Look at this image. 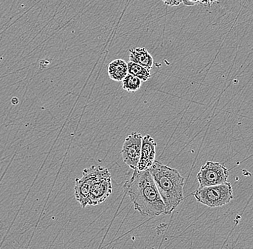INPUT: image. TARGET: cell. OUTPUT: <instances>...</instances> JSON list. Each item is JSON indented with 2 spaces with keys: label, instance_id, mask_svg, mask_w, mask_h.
Masks as SVG:
<instances>
[{
  "label": "cell",
  "instance_id": "1",
  "mask_svg": "<svg viewBox=\"0 0 253 249\" xmlns=\"http://www.w3.org/2000/svg\"><path fill=\"white\" fill-rule=\"evenodd\" d=\"M134 210L145 217H157L166 213L165 204L149 169L134 170L124 185Z\"/></svg>",
  "mask_w": 253,
  "mask_h": 249
},
{
  "label": "cell",
  "instance_id": "2",
  "mask_svg": "<svg viewBox=\"0 0 253 249\" xmlns=\"http://www.w3.org/2000/svg\"><path fill=\"white\" fill-rule=\"evenodd\" d=\"M149 171L166 207V215L172 213L183 200L184 178L177 169L156 160Z\"/></svg>",
  "mask_w": 253,
  "mask_h": 249
},
{
  "label": "cell",
  "instance_id": "3",
  "mask_svg": "<svg viewBox=\"0 0 253 249\" xmlns=\"http://www.w3.org/2000/svg\"><path fill=\"white\" fill-rule=\"evenodd\" d=\"M192 195L197 202L210 207L225 205L234 198L232 185L229 182L213 186L199 187Z\"/></svg>",
  "mask_w": 253,
  "mask_h": 249
},
{
  "label": "cell",
  "instance_id": "4",
  "mask_svg": "<svg viewBox=\"0 0 253 249\" xmlns=\"http://www.w3.org/2000/svg\"><path fill=\"white\" fill-rule=\"evenodd\" d=\"M108 169L102 166L93 165L84 169L81 178L76 179L74 195L77 202L83 208L89 205L90 190L93 184Z\"/></svg>",
  "mask_w": 253,
  "mask_h": 249
},
{
  "label": "cell",
  "instance_id": "5",
  "mask_svg": "<svg viewBox=\"0 0 253 249\" xmlns=\"http://www.w3.org/2000/svg\"><path fill=\"white\" fill-rule=\"evenodd\" d=\"M229 170L224 163L207 161L201 167L197 178L199 187L213 186L227 182Z\"/></svg>",
  "mask_w": 253,
  "mask_h": 249
},
{
  "label": "cell",
  "instance_id": "6",
  "mask_svg": "<svg viewBox=\"0 0 253 249\" xmlns=\"http://www.w3.org/2000/svg\"><path fill=\"white\" fill-rule=\"evenodd\" d=\"M142 142L141 133L134 131L126 138L122 149L123 161L133 170L138 167L141 156Z\"/></svg>",
  "mask_w": 253,
  "mask_h": 249
},
{
  "label": "cell",
  "instance_id": "7",
  "mask_svg": "<svg viewBox=\"0 0 253 249\" xmlns=\"http://www.w3.org/2000/svg\"><path fill=\"white\" fill-rule=\"evenodd\" d=\"M112 193V177L107 170L95 181L90 190L89 205L96 206L104 202Z\"/></svg>",
  "mask_w": 253,
  "mask_h": 249
},
{
  "label": "cell",
  "instance_id": "8",
  "mask_svg": "<svg viewBox=\"0 0 253 249\" xmlns=\"http://www.w3.org/2000/svg\"><path fill=\"white\" fill-rule=\"evenodd\" d=\"M157 144L150 135L142 137L141 156L137 169L140 171L148 170L156 161Z\"/></svg>",
  "mask_w": 253,
  "mask_h": 249
},
{
  "label": "cell",
  "instance_id": "9",
  "mask_svg": "<svg viewBox=\"0 0 253 249\" xmlns=\"http://www.w3.org/2000/svg\"><path fill=\"white\" fill-rule=\"evenodd\" d=\"M129 61L137 63L147 69H152L153 58L145 48H132L129 49Z\"/></svg>",
  "mask_w": 253,
  "mask_h": 249
},
{
  "label": "cell",
  "instance_id": "10",
  "mask_svg": "<svg viewBox=\"0 0 253 249\" xmlns=\"http://www.w3.org/2000/svg\"><path fill=\"white\" fill-rule=\"evenodd\" d=\"M109 77L115 82H123L128 73L127 63L121 58L113 60L108 66Z\"/></svg>",
  "mask_w": 253,
  "mask_h": 249
},
{
  "label": "cell",
  "instance_id": "11",
  "mask_svg": "<svg viewBox=\"0 0 253 249\" xmlns=\"http://www.w3.org/2000/svg\"><path fill=\"white\" fill-rule=\"evenodd\" d=\"M127 66L128 73L141 79L142 82H147L151 77L150 69L143 67L137 63L131 62V61L127 63Z\"/></svg>",
  "mask_w": 253,
  "mask_h": 249
},
{
  "label": "cell",
  "instance_id": "12",
  "mask_svg": "<svg viewBox=\"0 0 253 249\" xmlns=\"http://www.w3.org/2000/svg\"><path fill=\"white\" fill-rule=\"evenodd\" d=\"M142 84L141 79L132 74H128L123 80V88L128 93H134L140 90Z\"/></svg>",
  "mask_w": 253,
  "mask_h": 249
},
{
  "label": "cell",
  "instance_id": "13",
  "mask_svg": "<svg viewBox=\"0 0 253 249\" xmlns=\"http://www.w3.org/2000/svg\"><path fill=\"white\" fill-rule=\"evenodd\" d=\"M164 4L170 7H175L183 3V0H162Z\"/></svg>",
  "mask_w": 253,
  "mask_h": 249
},
{
  "label": "cell",
  "instance_id": "14",
  "mask_svg": "<svg viewBox=\"0 0 253 249\" xmlns=\"http://www.w3.org/2000/svg\"><path fill=\"white\" fill-rule=\"evenodd\" d=\"M202 0H183V4L186 6H194L201 4Z\"/></svg>",
  "mask_w": 253,
  "mask_h": 249
},
{
  "label": "cell",
  "instance_id": "15",
  "mask_svg": "<svg viewBox=\"0 0 253 249\" xmlns=\"http://www.w3.org/2000/svg\"><path fill=\"white\" fill-rule=\"evenodd\" d=\"M217 1L218 0H202V1H201V4H204L206 7L210 8L215 1Z\"/></svg>",
  "mask_w": 253,
  "mask_h": 249
}]
</instances>
